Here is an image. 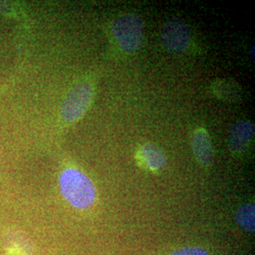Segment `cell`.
I'll return each instance as SVG.
<instances>
[{
  "label": "cell",
  "mask_w": 255,
  "mask_h": 255,
  "mask_svg": "<svg viewBox=\"0 0 255 255\" xmlns=\"http://www.w3.org/2000/svg\"><path fill=\"white\" fill-rule=\"evenodd\" d=\"M60 189L64 199L76 209H87L94 204L97 191L91 180L76 168H67L60 176Z\"/></svg>",
  "instance_id": "cell-1"
},
{
  "label": "cell",
  "mask_w": 255,
  "mask_h": 255,
  "mask_svg": "<svg viewBox=\"0 0 255 255\" xmlns=\"http://www.w3.org/2000/svg\"><path fill=\"white\" fill-rule=\"evenodd\" d=\"M113 33L120 48L126 53H134L142 46L144 23L136 13H126L117 19Z\"/></svg>",
  "instance_id": "cell-2"
},
{
  "label": "cell",
  "mask_w": 255,
  "mask_h": 255,
  "mask_svg": "<svg viewBox=\"0 0 255 255\" xmlns=\"http://www.w3.org/2000/svg\"><path fill=\"white\" fill-rule=\"evenodd\" d=\"M94 87L89 82L77 84L68 93L62 106V118L66 123H73L82 118L91 105Z\"/></svg>",
  "instance_id": "cell-3"
},
{
  "label": "cell",
  "mask_w": 255,
  "mask_h": 255,
  "mask_svg": "<svg viewBox=\"0 0 255 255\" xmlns=\"http://www.w3.org/2000/svg\"><path fill=\"white\" fill-rule=\"evenodd\" d=\"M190 29L184 21L171 18L164 23L161 40L164 47L173 54H182L190 44Z\"/></svg>",
  "instance_id": "cell-4"
},
{
  "label": "cell",
  "mask_w": 255,
  "mask_h": 255,
  "mask_svg": "<svg viewBox=\"0 0 255 255\" xmlns=\"http://www.w3.org/2000/svg\"><path fill=\"white\" fill-rule=\"evenodd\" d=\"M255 136V125L249 120H240L230 130L229 146L235 154L246 151Z\"/></svg>",
  "instance_id": "cell-5"
},
{
  "label": "cell",
  "mask_w": 255,
  "mask_h": 255,
  "mask_svg": "<svg viewBox=\"0 0 255 255\" xmlns=\"http://www.w3.org/2000/svg\"><path fill=\"white\" fill-rule=\"evenodd\" d=\"M193 153L199 164L206 167L213 161V145L209 133L204 128H198L194 131L191 138Z\"/></svg>",
  "instance_id": "cell-6"
},
{
  "label": "cell",
  "mask_w": 255,
  "mask_h": 255,
  "mask_svg": "<svg viewBox=\"0 0 255 255\" xmlns=\"http://www.w3.org/2000/svg\"><path fill=\"white\" fill-rule=\"evenodd\" d=\"M4 249L7 255H32L34 245L20 231H9L4 236Z\"/></svg>",
  "instance_id": "cell-7"
},
{
  "label": "cell",
  "mask_w": 255,
  "mask_h": 255,
  "mask_svg": "<svg viewBox=\"0 0 255 255\" xmlns=\"http://www.w3.org/2000/svg\"><path fill=\"white\" fill-rule=\"evenodd\" d=\"M137 160L144 168L150 171H158L166 164L164 151L153 144L141 146L137 152Z\"/></svg>",
  "instance_id": "cell-8"
},
{
  "label": "cell",
  "mask_w": 255,
  "mask_h": 255,
  "mask_svg": "<svg viewBox=\"0 0 255 255\" xmlns=\"http://www.w3.org/2000/svg\"><path fill=\"white\" fill-rule=\"evenodd\" d=\"M213 94L220 101L236 102L242 98V90L238 83L231 80H218L212 83Z\"/></svg>",
  "instance_id": "cell-9"
},
{
  "label": "cell",
  "mask_w": 255,
  "mask_h": 255,
  "mask_svg": "<svg viewBox=\"0 0 255 255\" xmlns=\"http://www.w3.org/2000/svg\"><path fill=\"white\" fill-rule=\"evenodd\" d=\"M237 224L249 233H255V204L247 203L240 206L236 213Z\"/></svg>",
  "instance_id": "cell-10"
},
{
  "label": "cell",
  "mask_w": 255,
  "mask_h": 255,
  "mask_svg": "<svg viewBox=\"0 0 255 255\" xmlns=\"http://www.w3.org/2000/svg\"><path fill=\"white\" fill-rule=\"evenodd\" d=\"M171 255H209L208 253L200 247H185L174 252Z\"/></svg>",
  "instance_id": "cell-11"
},
{
  "label": "cell",
  "mask_w": 255,
  "mask_h": 255,
  "mask_svg": "<svg viewBox=\"0 0 255 255\" xmlns=\"http://www.w3.org/2000/svg\"><path fill=\"white\" fill-rule=\"evenodd\" d=\"M251 53L253 55V61L255 62V46H253V48H252V51H251Z\"/></svg>",
  "instance_id": "cell-12"
}]
</instances>
